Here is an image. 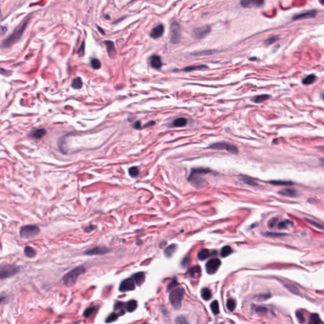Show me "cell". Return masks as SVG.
Instances as JSON below:
<instances>
[{
    "instance_id": "cell-1",
    "label": "cell",
    "mask_w": 324,
    "mask_h": 324,
    "mask_svg": "<svg viewBox=\"0 0 324 324\" xmlns=\"http://www.w3.org/2000/svg\"><path fill=\"white\" fill-rule=\"evenodd\" d=\"M31 16L29 15L22 22V23L15 28L14 31L8 36L6 40H4L2 43V46L4 48H9L13 46L14 44L17 43L23 35L28 24L31 20Z\"/></svg>"
},
{
    "instance_id": "cell-2",
    "label": "cell",
    "mask_w": 324,
    "mask_h": 324,
    "mask_svg": "<svg viewBox=\"0 0 324 324\" xmlns=\"http://www.w3.org/2000/svg\"><path fill=\"white\" fill-rule=\"evenodd\" d=\"M211 172V170L209 169L205 168H196L192 169L191 174L189 175L187 180L191 183L192 185L196 187H203L206 185V182L204 178L202 177V175L207 174Z\"/></svg>"
},
{
    "instance_id": "cell-3",
    "label": "cell",
    "mask_w": 324,
    "mask_h": 324,
    "mask_svg": "<svg viewBox=\"0 0 324 324\" xmlns=\"http://www.w3.org/2000/svg\"><path fill=\"white\" fill-rule=\"evenodd\" d=\"M86 272L85 268L82 266H79L75 268L63 277L62 280L65 286L70 287L72 286L77 281L78 277Z\"/></svg>"
},
{
    "instance_id": "cell-4",
    "label": "cell",
    "mask_w": 324,
    "mask_h": 324,
    "mask_svg": "<svg viewBox=\"0 0 324 324\" xmlns=\"http://www.w3.org/2000/svg\"><path fill=\"white\" fill-rule=\"evenodd\" d=\"M184 295V290L182 288H177L172 290L169 296L170 302L175 310L180 309L181 303Z\"/></svg>"
},
{
    "instance_id": "cell-5",
    "label": "cell",
    "mask_w": 324,
    "mask_h": 324,
    "mask_svg": "<svg viewBox=\"0 0 324 324\" xmlns=\"http://www.w3.org/2000/svg\"><path fill=\"white\" fill-rule=\"evenodd\" d=\"M40 232V228L36 225H27L22 227L20 236L24 239H31L37 236Z\"/></svg>"
},
{
    "instance_id": "cell-6",
    "label": "cell",
    "mask_w": 324,
    "mask_h": 324,
    "mask_svg": "<svg viewBox=\"0 0 324 324\" xmlns=\"http://www.w3.org/2000/svg\"><path fill=\"white\" fill-rule=\"evenodd\" d=\"M20 271V267L15 265L6 264L0 267V280L16 275Z\"/></svg>"
},
{
    "instance_id": "cell-7",
    "label": "cell",
    "mask_w": 324,
    "mask_h": 324,
    "mask_svg": "<svg viewBox=\"0 0 324 324\" xmlns=\"http://www.w3.org/2000/svg\"><path fill=\"white\" fill-rule=\"evenodd\" d=\"M170 41L173 44L178 43L182 37V29L180 24L177 22H172L170 27Z\"/></svg>"
},
{
    "instance_id": "cell-8",
    "label": "cell",
    "mask_w": 324,
    "mask_h": 324,
    "mask_svg": "<svg viewBox=\"0 0 324 324\" xmlns=\"http://www.w3.org/2000/svg\"><path fill=\"white\" fill-rule=\"evenodd\" d=\"M209 149H217V150H225L227 152H229L232 154L237 155L238 149L233 144L230 143H227L225 142H219L211 144L208 147Z\"/></svg>"
},
{
    "instance_id": "cell-9",
    "label": "cell",
    "mask_w": 324,
    "mask_h": 324,
    "mask_svg": "<svg viewBox=\"0 0 324 324\" xmlns=\"http://www.w3.org/2000/svg\"><path fill=\"white\" fill-rule=\"evenodd\" d=\"M221 265V261L218 258H212L206 264V270L208 274H214Z\"/></svg>"
},
{
    "instance_id": "cell-10",
    "label": "cell",
    "mask_w": 324,
    "mask_h": 324,
    "mask_svg": "<svg viewBox=\"0 0 324 324\" xmlns=\"http://www.w3.org/2000/svg\"><path fill=\"white\" fill-rule=\"evenodd\" d=\"M136 283L132 277L128 278L123 281L119 287V290L120 292L131 291L135 289Z\"/></svg>"
},
{
    "instance_id": "cell-11",
    "label": "cell",
    "mask_w": 324,
    "mask_h": 324,
    "mask_svg": "<svg viewBox=\"0 0 324 324\" xmlns=\"http://www.w3.org/2000/svg\"><path fill=\"white\" fill-rule=\"evenodd\" d=\"M264 0H241L240 4L243 8H260L264 6Z\"/></svg>"
},
{
    "instance_id": "cell-12",
    "label": "cell",
    "mask_w": 324,
    "mask_h": 324,
    "mask_svg": "<svg viewBox=\"0 0 324 324\" xmlns=\"http://www.w3.org/2000/svg\"><path fill=\"white\" fill-rule=\"evenodd\" d=\"M211 28L208 25L200 27L194 29V36L198 40L205 37L210 32Z\"/></svg>"
},
{
    "instance_id": "cell-13",
    "label": "cell",
    "mask_w": 324,
    "mask_h": 324,
    "mask_svg": "<svg viewBox=\"0 0 324 324\" xmlns=\"http://www.w3.org/2000/svg\"><path fill=\"white\" fill-rule=\"evenodd\" d=\"M163 33L164 26L163 24H160L153 28L149 33V36L153 39H158L163 36Z\"/></svg>"
},
{
    "instance_id": "cell-14",
    "label": "cell",
    "mask_w": 324,
    "mask_h": 324,
    "mask_svg": "<svg viewBox=\"0 0 324 324\" xmlns=\"http://www.w3.org/2000/svg\"><path fill=\"white\" fill-rule=\"evenodd\" d=\"M317 14V11L315 10H312L310 11H307L306 12L301 13L299 14H298L293 16V20H298L301 19H310V18H314L315 16Z\"/></svg>"
},
{
    "instance_id": "cell-15",
    "label": "cell",
    "mask_w": 324,
    "mask_h": 324,
    "mask_svg": "<svg viewBox=\"0 0 324 324\" xmlns=\"http://www.w3.org/2000/svg\"><path fill=\"white\" fill-rule=\"evenodd\" d=\"M109 251H110V249H107V248L98 246V247H95L91 249L86 251L84 253L87 255H99L106 254L107 253L109 252Z\"/></svg>"
},
{
    "instance_id": "cell-16",
    "label": "cell",
    "mask_w": 324,
    "mask_h": 324,
    "mask_svg": "<svg viewBox=\"0 0 324 324\" xmlns=\"http://www.w3.org/2000/svg\"><path fill=\"white\" fill-rule=\"evenodd\" d=\"M104 43L106 45V47H107V52L110 58H113L115 57L116 53L114 43L111 41L107 40L104 41Z\"/></svg>"
},
{
    "instance_id": "cell-17",
    "label": "cell",
    "mask_w": 324,
    "mask_h": 324,
    "mask_svg": "<svg viewBox=\"0 0 324 324\" xmlns=\"http://www.w3.org/2000/svg\"><path fill=\"white\" fill-rule=\"evenodd\" d=\"M150 65L155 69H160L162 66V61L161 58L158 55H153L150 58Z\"/></svg>"
},
{
    "instance_id": "cell-18",
    "label": "cell",
    "mask_w": 324,
    "mask_h": 324,
    "mask_svg": "<svg viewBox=\"0 0 324 324\" xmlns=\"http://www.w3.org/2000/svg\"><path fill=\"white\" fill-rule=\"evenodd\" d=\"M278 194L282 195V196H286V197H291L294 198L296 197L298 195V192L296 191L295 189H289V188H286L282 189L281 191L278 192Z\"/></svg>"
},
{
    "instance_id": "cell-19",
    "label": "cell",
    "mask_w": 324,
    "mask_h": 324,
    "mask_svg": "<svg viewBox=\"0 0 324 324\" xmlns=\"http://www.w3.org/2000/svg\"><path fill=\"white\" fill-rule=\"evenodd\" d=\"M132 277L137 286H141L145 281V273L142 272H138L133 275Z\"/></svg>"
},
{
    "instance_id": "cell-20",
    "label": "cell",
    "mask_w": 324,
    "mask_h": 324,
    "mask_svg": "<svg viewBox=\"0 0 324 324\" xmlns=\"http://www.w3.org/2000/svg\"><path fill=\"white\" fill-rule=\"evenodd\" d=\"M208 69V66L205 65H191L188 66L183 69V71L186 72H189L195 70H202Z\"/></svg>"
},
{
    "instance_id": "cell-21",
    "label": "cell",
    "mask_w": 324,
    "mask_h": 324,
    "mask_svg": "<svg viewBox=\"0 0 324 324\" xmlns=\"http://www.w3.org/2000/svg\"><path fill=\"white\" fill-rule=\"evenodd\" d=\"M46 131L44 128H37L31 134V137L36 139H40L46 134Z\"/></svg>"
},
{
    "instance_id": "cell-22",
    "label": "cell",
    "mask_w": 324,
    "mask_h": 324,
    "mask_svg": "<svg viewBox=\"0 0 324 324\" xmlns=\"http://www.w3.org/2000/svg\"><path fill=\"white\" fill-rule=\"evenodd\" d=\"M177 248V246L175 244L170 245L169 246L167 247L164 251V253L165 256L167 257V258H170V257H172V255H174V253L176 251Z\"/></svg>"
},
{
    "instance_id": "cell-23",
    "label": "cell",
    "mask_w": 324,
    "mask_h": 324,
    "mask_svg": "<svg viewBox=\"0 0 324 324\" xmlns=\"http://www.w3.org/2000/svg\"><path fill=\"white\" fill-rule=\"evenodd\" d=\"M270 98V96L269 94H261L259 96H256L252 98V101L255 103H261L267 101Z\"/></svg>"
},
{
    "instance_id": "cell-24",
    "label": "cell",
    "mask_w": 324,
    "mask_h": 324,
    "mask_svg": "<svg viewBox=\"0 0 324 324\" xmlns=\"http://www.w3.org/2000/svg\"><path fill=\"white\" fill-rule=\"evenodd\" d=\"M125 306L126 307L127 311L131 313V312H133L137 308V303L136 300L132 299L128 301V302H127Z\"/></svg>"
},
{
    "instance_id": "cell-25",
    "label": "cell",
    "mask_w": 324,
    "mask_h": 324,
    "mask_svg": "<svg viewBox=\"0 0 324 324\" xmlns=\"http://www.w3.org/2000/svg\"><path fill=\"white\" fill-rule=\"evenodd\" d=\"M187 123V120L183 117L178 118L173 122V125L176 127H182L186 125Z\"/></svg>"
},
{
    "instance_id": "cell-26",
    "label": "cell",
    "mask_w": 324,
    "mask_h": 324,
    "mask_svg": "<svg viewBox=\"0 0 324 324\" xmlns=\"http://www.w3.org/2000/svg\"><path fill=\"white\" fill-rule=\"evenodd\" d=\"M201 268L199 266H194L191 268L189 270V274L193 277H199L201 275Z\"/></svg>"
},
{
    "instance_id": "cell-27",
    "label": "cell",
    "mask_w": 324,
    "mask_h": 324,
    "mask_svg": "<svg viewBox=\"0 0 324 324\" xmlns=\"http://www.w3.org/2000/svg\"><path fill=\"white\" fill-rule=\"evenodd\" d=\"M211 253L210 252V251L206 249H202L198 253V258L199 260H205L206 259H207L208 257L210 256Z\"/></svg>"
},
{
    "instance_id": "cell-28",
    "label": "cell",
    "mask_w": 324,
    "mask_h": 324,
    "mask_svg": "<svg viewBox=\"0 0 324 324\" xmlns=\"http://www.w3.org/2000/svg\"><path fill=\"white\" fill-rule=\"evenodd\" d=\"M24 254L28 258H34L36 255V251L30 246H26L24 248Z\"/></svg>"
},
{
    "instance_id": "cell-29",
    "label": "cell",
    "mask_w": 324,
    "mask_h": 324,
    "mask_svg": "<svg viewBox=\"0 0 324 324\" xmlns=\"http://www.w3.org/2000/svg\"><path fill=\"white\" fill-rule=\"evenodd\" d=\"M232 249L231 246H223L221 249L220 256L223 257V258H225V257H227L228 255H230L232 253Z\"/></svg>"
},
{
    "instance_id": "cell-30",
    "label": "cell",
    "mask_w": 324,
    "mask_h": 324,
    "mask_svg": "<svg viewBox=\"0 0 324 324\" xmlns=\"http://www.w3.org/2000/svg\"><path fill=\"white\" fill-rule=\"evenodd\" d=\"M72 87L75 89H79L82 87V81L81 77H76L72 81Z\"/></svg>"
},
{
    "instance_id": "cell-31",
    "label": "cell",
    "mask_w": 324,
    "mask_h": 324,
    "mask_svg": "<svg viewBox=\"0 0 324 324\" xmlns=\"http://www.w3.org/2000/svg\"><path fill=\"white\" fill-rule=\"evenodd\" d=\"M293 225H294V223L292 221L286 220L279 223L278 225V227L279 229H283V228H287L290 227H293Z\"/></svg>"
},
{
    "instance_id": "cell-32",
    "label": "cell",
    "mask_w": 324,
    "mask_h": 324,
    "mask_svg": "<svg viewBox=\"0 0 324 324\" xmlns=\"http://www.w3.org/2000/svg\"><path fill=\"white\" fill-rule=\"evenodd\" d=\"M316 80V76L314 74L309 75L303 79L302 83L304 85H309L314 83Z\"/></svg>"
},
{
    "instance_id": "cell-33",
    "label": "cell",
    "mask_w": 324,
    "mask_h": 324,
    "mask_svg": "<svg viewBox=\"0 0 324 324\" xmlns=\"http://www.w3.org/2000/svg\"><path fill=\"white\" fill-rule=\"evenodd\" d=\"M202 297L205 301H208L211 298V292L208 288H203L202 290Z\"/></svg>"
},
{
    "instance_id": "cell-34",
    "label": "cell",
    "mask_w": 324,
    "mask_h": 324,
    "mask_svg": "<svg viewBox=\"0 0 324 324\" xmlns=\"http://www.w3.org/2000/svg\"><path fill=\"white\" fill-rule=\"evenodd\" d=\"M97 310V306H91L89 307V308H87L85 311L84 312V317L86 318H88L89 317H91L94 313L96 311V310Z\"/></svg>"
},
{
    "instance_id": "cell-35",
    "label": "cell",
    "mask_w": 324,
    "mask_h": 324,
    "mask_svg": "<svg viewBox=\"0 0 324 324\" xmlns=\"http://www.w3.org/2000/svg\"><path fill=\"white\" fill-rule=\"evenodd\" d=\"M273 185L275 186H291L293 184V182L290 181H272L269 182Z\"/></svg>"
},
{
    "instance_id": "cell-36",
    "label": "cell",
    "mask_w": 324,
    "mask_h": 324,
    "mask_svg": "<svg viewBox=\"0 0 324 324\" xmlns=\"http://www.w3.org/2000/svg\"><path fill=\"white\" fill-rule=\"evenodd\" d=\"M210 308L211 310V311L214 313L215 315H217L219 314L220 309H219V303L217 302V301H214L210 305Z\"/></svg>"
},
{
    "instance_id": "cell-37",
    "label": "cell",
    "mask_w": 324,
    "mask_h": 324,
    "mask_svg": "<svg viewBox=\"0 0 324 324\" xmlns=\"http://www.w3.org/2000/svg\"><path fill=\"white\" fill-rule=\"evenodd\" d=\"M91 67L94 70H98L102 67V63L97 58H93L90 62Z\"/></svg>"
},
{
    "instance_id": "cell-38",
    "label": "cell",
    "mask_w": 324,
    "mask_h": 324,
    "mask_svg": "<svg viewBox=\"0 0 324 324\" xmlns=\"http://www.w3.org/2000/svg\"><path fill=\"white\" fill-rule=\"evenodd\" d=\"M236 301L232 299H228L227 301V308L230 311H233L236 308Z\"/></svg>"
},
{
    "instance_id": "cell-39",
    "label": "cell",
    "mask_w": 324,
    "mask_h": 324,
    "mask_svg": "<svg viewBox=\"0 0 324 324\" xmlns=\"http://www.w3.org/2000/svg\"><path fill=\"white\" fill-rule=\"evenodd\" d=\"M120 316V315H118L115 314V313H111V314L107 318V320H106V322L107 323H111V322H113L115 320H116L117 318H118V317Z\"/></svg>"
},
{
    "instance_id": "cell-40",
    "label": "cell",
    "mask_w": 324,
    "mask_h": 324,
    "mask_svg": "<svg viewBox=\"0 0 324 324\" xmlns=\"http://www.w3.org/2000/svg\"><path fill=\"white\" fill-rule=\"evenodd\" d=\"M322 321L320 318L317 314H312L310 317V323H321Z\"/></svg>"
},
{
    "instance_id": "cell-41",
    "label": "cell",
    "mask_w": 324,
    "mask_h": 324,
    "mask_svg": "<svg viewBox=\"0 0 324 324\" xmlns=\"http://www.w3.org/2000/svg\"><path fill=\"white\" fill-rule=\"evenodd\" d=\"M128 174L132 177H136L139 175V170L136 166H132L128 170Z\"/></svg>"
},
{
    "instance_id": "cell-42",
    "label": "cell",
    "mask_w": 324,
    "mask_h": 324,
    "mask_svg": "<svg viewBox=\"0 0 324 324\" xmlns=\"http://www.w3.org/2000/svg\"><path fill=\"white\" fill-rule=\"evenodd\" d=\"M278 38L279 37L277 36H273L269 39H267V40L264 42V43L267 44V45H270V44L273 43H275L278 40Z\"/></svg>"
},
{
    "instance_id": "cell-43",
    "label": "cell",
    "mask_w": 324,
    "mask_h": 324,
    "mask_svg": "<svg viewBox=\"0 0 324 324\" xmlns=\"http://www.w3.org/2000/svg\"><path fill=\"white\" fill-rule=\"evenodd\" d=\"M84 52H85V41H84L82 43L79 48L78 49L77 53L80 56V57H82V56L84 54Z\"/></svg>"
},
{
    "instance_id": "cell-44",
    "label": "cell",
    "mask_w": 324,
    "mask_h": 324,
    "mask_svg": "<svg viewBox=\"0 0 324 324\" xmlns=\"http://www.w3.org/2000/svg\"><path fill=\"white\" fill-rule=\"evenodd\" d=\"M255 310L256 313H258V314H266V313L268 311V310L267 308H265V307H264V306H256L255 308Z\"/></svg>"
},
{
    "instance_id": "cell-45",
    "label": "cell",
    "mask_w": 324,
    "mask_h": 324,
    "mask_svg": "<svg viewBox=\"0 0 324 324\" xmlns=\"http://www.w3.org/2000/svg\"><path fill=\"white\" fill-rule=\"evenodd\" d=\"M242 181L244 183L248 184L249 186H258V184H257L256 182L253 181V180L250 179V178H243Z\"/></svg>"
},
{
    "instance_id": "cell-46",
    "label": "cell",
    "mask_w": 324,
    "mask_h": 324,
    "mask_svg": "<svg viewBox=\"0 0 324 324\" xmlns=\"http://www.w3.org/2000/svg\"><path fill=\"white\" fill-rule=\"evenodd\" d=\"M306 220L308 222V223H310V224H311L312 225H314L318 228H321V229H322L323 227V225L322 224H320V223H318L315 221H314L312 220H310V219H306Z\"/></svg>"
},
{
    "instance_id": "cell-47",
    "label": "cell",
    "mask_w": 324,
    "mask_h": 324,
    "mask_svg": "<svg viewBox=\"0 0 324 324\" xmlns=\"http://www.w3.org/2000/svg\"><path fill=\"white\" fill-rule=\"evenodd\" d=\"M265 235L267 236L272 237H279V236H284V235H285V234H283V233H277V232H267V233L265 234Z\"/></svg>"
},
{
    "instance_id": "cell-48",
    "label": "cell",
    "mask_w": 324,
    "mask_h": 324,
    "mask_svg": "<svg viewBox=\"0 0 324 324\" xmlns=\"http://www.w3.org/2000/svg\"><path fill=\"white\" fill-rule=\"evenodd\" d=\"M125 303H123V302H120V301H119V302H116L114 306V309L115 310H122L123 308H124V306H125Z\"/></svg>"
},
{
    "instance_id": "cell-49",
    "label": "cell",
    "mask_w": 324,
    "mask_h": 324,
    "mask_svg": "<svg viewBox=\"0 0 324 324\" xmlns=\"http://www.w3.org/2000/svg\"><path fill=\"white\" fill-rule=\"evenodd\" d=\"M178 285V282H177V280L175 278L173 280V281L169 285L168 287H167V290H171L172 288L175 287L176 286H177Z\"/></svg>"
},
{
    "instance_id": "cell-50",
    "label": "cell",
    "mask_w": 324,
    "mask_h": 324,
    "mask_svg": "<svg viewBox=\"0 0 324 324\" xmlns=\"http://www.w3.org/2000/svg\"><path fill=\"white\" fill-rule=\"evenodd\" d=\"M0 74H2L6 76H9L11 74V72L5 70L3 68H0Z\"/></svg>"
},
{
    "instance_id": "cell-51",
    "label": "cell",
    "mask_w": 324,
    "mask_h": 324,
    "mask_svg": "<svg viewBox=\"0 0 324 324\" xmlns=\"http://www.w3.org/2000/svg\"><path fill=\"white\" fill-rule=\"evenodd\" d=\"M7 31V28L4 26L0 25V36H3L6 34Z\"/></svg>"
},
{
    "instance_id": "cell-52",
    "label": "cell",
    "mask_w": 324,
    "mask_h": 324,
    "mask_svg": "<svg viewBox=\"0 0 324 324\" xmlns=\"http://www.w3.org/2000/svg\"><path fill=\"white\" fill-rule=\"evenodd\" d=\"M133 127L136 128V129H141L142 126L140 121H136L134 124Z\"/></svg>"
},
{
    "instance_id": "cell-53",
    "label": "cell",
    "mask_w": 324,
    "mask_h": 324,
    "mask_svg": "<svg viewBox=\"0 0 324 324\" xmlns=\"http://www.w3.org/2000/svg\"><path fill=\"white\" fill-rule=\"evenodd\" d=\"M296 316H297V317H298V320H299L300 322L302 323V322H305V317H303V314H301V313H300V312L297 313Z\"/></svg>"
},
{
    "instance_id": "cell-54",
    "label": "cell",
    "mask_w": 324,
    "mask_h": 324,
    "mask_svg": "<svg viewBox=\"0 0 324 324\" xmlns=\"http://www.w3.org/2000/svg\"><path fill=\"white\" fill-rule=\"evenodd\" d=\"M176 322L177 323H187V322L185 318H184L183 317H178L177 318L176 320Z\"/></svg>"
},
{
    "instance_id": "cell-55",
    "label": "cell",
    "mask_w": 324,
    "mask_h": 324,
    "mask_svg": "<svg viewBox=\"0 0 324 324\" xmlns=\"http://www.w3.org/2000/svg\"><path fill=\"white\" fill-rule=\"evenodd\" d=\"M155 124V121H150L149 122H148L147 124H145L144 125H143L142 127V128H144V127H151V126H153Z\"/></svg>"
},
{
    "instance_id": "cell-56",
    "label": "cell",
    "mask_w": 324,
    "mask_h": 324,
    "mask_svg": "<svg viewBox=\"0 0 324 324\" xmlns=\"http://www.w3.org/2000/svg\"><path fill=\"white\" fill-rule=\"evenodd\" d=\"M277 220H278L277 219H272V220L270 222V223H269V226H270V227H274V226L275 225V224H276V223H277Z\"/></svg>"
},
{
    "instance_id": "cell-57",
    "label": "cell",
    "mask_w": 324,
    "mask_h": 324,
    "mask_svg": "<svg viewBox=\"0 0 324 324\" xmlns=\"http://www.w3.org/2000/svg\"><path fill=\"white\" fill-rule=\"evenodd\" d=\"M189 258H187V257H186V258H184V260L182 261V266L184 267H186L189 263Z\"/></svg>"
},
{
    "instance_id": "cell-58",
    "label": "cell",
    "mask_w": 324,
    "mask_h": 324,
    "mask_svg": "<svg viewBox=\"0 0 324 324\" xmlns=\"http://www.w3.org/2000/svg\"><path fill=\"white\" fill-rule=\"evenodd\" d=\"M94 228H95V226H94V225H89V227H86V228L85 229V231H86V232H91L92 231H93V230L94 229Z\"/></svg>"
},
{
    "instance_id": "cell-59",
    "label": "cell",
    "mask_w": 324,
    "mask_h": 324,
    "mask_svg": "<svg viewBox=\"0 0 324 324\" xmlns=\"http://www.w3.org/2000/svg\"><path fill=\"white\" fill-rule=\"evenodd\" d=\"M98 29L99 30V31L100 32L102 33V34H105V32L103 31V30L102 29H101V28H100V27H98Z\"/></svg>"
},
{
    "instance_id": "cell-60",
    "label": "cell",
    "mask_w": 324,
    "mask_h": 324,
    "mask_svg": "<svg viewBox=\"0 0 324 324\" xmlns=\"http://www.w3.org/2000/svg\"><path fill=\"white\" fill-rule=\"evenodd\" d=\"M5 299V297L4 296H1L0 297V305H1V303L3 302V301Z\"/></svg>"
},
{
    "instance_id": "cell-61",
    "label": "cell",
    "mask_w": 324,
    "mask_h": 324,
    "mask_svg": "<svg viewBox=\"0 0 324 324\" xmlns=\"http://www.w3.org/2000/svg\"><path fill=\"white\" fill-rule=\"evenodd\" d=\"M110 16H109V15H107H107H105V19H110Z\"/></svg>"
},
{
    "instance_id": "cell-62",
    "label": "cell",
    "mask_w": 324,
    "mask_h": 324,
    "mask_svg": "<svg viewBox=\"0 0 324 324\" xmlns=\"http://www.w3.org/2000/svg\"><path fill=\"white\" fill-rule=\"evenodd\" d=\"M250 60H256V58H249Z\"/></svg>"
},
{
    "instance_id": "cell-63",
    "label": "cell",
    "mask_w": 324,
    "mask_h": 324,
    "mask_svg": "<svg viewBox=\"0 0 324 324\" xmlns=\"http://www.w3.org/2000/svg\"><path fill=\"white\" fill-rule=\"evenodd\" d=\"M0 12H1V11H0Z\"/></svg>"
}]
</instances>
